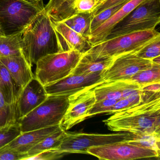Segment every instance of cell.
Returning a JSON list of instances; mask_svg holds the SVG:
<instances>
[{
	"label": "cell",
	"mask_w": 160,
	"mask_h": 160,
	"mask_svg": "<svg viewBox=\"0 0 160 160\" xmlns=\"http://www.w3.org/2000/svg\"><path fill=\"white\" fill-rule=\"evenodd\" d=\"M103 122L112 132L160 133V91H142L139 103L113 114Z\"/></svg>",
	"instance_id": "6da1fadb"
},
{
	"label": "cell",
	"mask_w": 160,
	"mask_h": 160,
	"mask_svg": "<svg viewBox=\"0 0 160 160\" xmlns=\"http://www.w3.org/2000/svg\"><path fill=\"white\" fill-rule=\"evenodd\" d=\"M22 42L23 55L32 67L45 56L59 52L56 32L45 10L23 32Z\"/></svg>",
	"instance_id": "7a4b0ae2"
},
{
	"label": "cell",
	"mask_w": 160,
	"mask_h": 160,
	"mask_svg": "<svg viewBox=\"0 0 160 160\" xmlns=\"http://www.w3.org/2000/svg\"><path fill=\"white\" fill-rule=\"evenodd\" d=\"M71 94L48 95L40 105L18 120L21 132L60 125L69 107Z\"/></svg>",
	"instance_id": "3957f363"
},
{
	"label": "cell",
	"mask_w": 160,
	"mask_h": 160,
	"mask_svg": "<svg viewBox=\"0 0 160 160\" xmlns=\"http://www.w3.org/2000/svg\"><path fill=\"white\" fill-rule=\"evenodd\" d=\"M159 36L160 33L155 29L128 33L92 45L86 53L95 57L116 58L123 54L136 53Z\"/></svg>",
	"instance_id": "277c9868"
},
{
	"label": "cell",
	"mask_w": 160,
	"mask_h": 160,
	"mask_svg": "<svg viewBox=\"0 0 160 160\" xmlns=\"http://www.w3.org/2000/svg\"><path fill=\"white\" fill-rule=\"evenodd\" d=\"M160 22V0H148L139 4L118 23L105 40L132 32L154 29Z\"/></svg>",
	"instance_id": "5b68a950"
},
{
	"label": "cell",
	"mask_w": 160,
	"mask_h": 160,
	"mask_svg": "<svg viewBox=\"0 0 160 160\" xmlns=\"http://www.w3.org/2000/svg\"><path fill=\"white\" fill-rule=\"evenodd\" d=\"M42 12L23 0H0V29L4 35L23 32Z\"/></svg>",
	"instance_id": "8992f818"
},
{
	"label": "cell",
	"mask_w": 160,
	"mask_h": 160,
	"mask_svg": "<svg viewBox=\"0 0 160 160\" xmlns=\"http://www.w3.org/2000/svg\"><path fill=\"white\" fill-rule=\"evenodd\" d=\"M83 55L76 50L47 55L36 63L35 77L44 86L55 83L72 73Z\"/></svg>",
	"instance_id": "52a82bcc"
},
{
	"label": "cell",
	"mask_w": 160,
	"mask_h": 160,
	"mask_svg": "<svg viewBox=\"0 0 160 160\" xmlns=\"http://www.w3.org/2000/svg\"><path fill=\"white\" fill-rule=\"evenodd\" d=\"M130 132L113 134L68 133L66 132L58 147L54 149L61 157L68 153H86L89 148L131 140Z\"/></svg>",
	"instance_id": "ba28073f"
},
{
	"label": "cell",
	"mask_w": 160,
	"mask_h": 160,
	"mask_svg": "<svg viewBox=\"0 0 160 160\" xmlns=\"http://www.w3.org/2000/svg\"><path fill=\"white\" fill-rule=\"evenodd\" d=\"M100 160H132L142 158H160L156 151L121 141L102 146L91 147L87 150Z\"/></svg>",
	"instance_id": "9c48e42d"
},
{
	"label": "cell",
	"mask_w": 160,
	"mask_h": 160,
	"mask_svg": "<svg viewBox=\"0 0 160 160\" xmlns=\"http://www.w3.org/2000/svg\"><path fill=\"white\" fill-rule=\"evenodd\" d=\"M136 53L116 57L111 65L102 72L103 82L125 81L138 72L152 66V61L139 58Z\"/></svg>",
	"instance_id": "30bf717a"
},
{
	"label": "cell",
	"mask_w": 160,
	"mask_h": 160,
	"mask_svg": "<svg viewBox=\"0 0 160 160\" xmlns=\"http://www.w3.org/2000/svg\"><path fill=\"white\" fill-rule=\"evenodd\" d=\"M87 88L70 95L68 109L60 126L66 131L87 119L89 111L96 102L92 88Z\"/></svg>",
	"instance_id": "8fae6325"
},
{
	"label": "cell",
	"mask_w": 160,
	"mask_h": 160,
	"mask_svg": "<svg viewBox=\"0 0 160 160\" xmlns=\"http://www.w3.org/2000/svg\"><path fill=\"white\" fill-rule=\"evenodd\" d=\"M102 72L88 74L71 73L52 84L44 86L48 95L72 94L103 83Z\"/></svg>",
	"instance_id": "7c38bea8"
},
{
	"label": "cell",
	"mask_w": 160,
	"mask_h": 160,
	"mask_svg": "<svg viewBox=\"0 0 160 160\" xmlns=\"http://www.w3.org/2000/svg\"><path fill=\"white\" fill-rule=\"evenodd\" d=\"M48 96L44 86L33 77L20 92L16 103L18 120L40 105Z\"/></svg>",
	"instance_id": "4fadbf2b"
},
{
	"label": "cell",
	"mask_w": 160,
	"mask_h": 160,
	"mask_svg": "<svg viewBox=\"0 0 160 160\" xmlns=\"http://www.w3.org/2000/svg\"><path fill=\"white\" fill-rule=\"evenodd\" d=\"M52 23L57 35L59 52L76 50L84 54L91 48L92 45L86 38L64 22L52 21Z\"/></svg>",
	"instance_id": "5bb4252c"
},
{
	"label": "cell",
	"mask_w": 160,
	"mask_h": 160,
	"mask_svg": "<svg viewBox=\"0 0 160 160\" xmlns=\"http://www.w3.org/2000/svg\"><path fill=\"white\" fill-rule=\"evenodd\" d=\"M148 0H131L125 3L115 14L91 32L88 41L92 45L104 41L111 30L138 6Z\"/></svg>",
	"instance_id": "9a60e30c"
},
{
	"label": "cell",
	"mask_w": 160,
	"mask_h": 160,
	"mask_svg": "<svg viewBox=\"0 0 160 160\" xmlns=\"http://www.w3.org/2000/svg\"><path fill=\"white\" fill-rule=\"evenodd\" d=\"M1 62L8 69L20 92L29 82L35 77L23 54L12 57L0 58Z\"/></svg>",
	"instance_id": "2e32d148"
},
{
	"label": "cell",
	"mask_w": 160,
	"mask_h": 160,
	"mask_svg": "<svg viewBox=\"0 0 160 160\" xmlns=\"http://www.w3.org/2000/svg\"><path fill=\"white\" fill-rule=\"evenodd\" d=\"M60 127V125H55L21 133L6 146L20 153H28L32 148L56 132Z\"/></svg>",
	"instance_id": "e0dca14e"
},
{
	"label": "cell",
	"mask_w": 160,
	"mask_h": 160,
	"mask_svg": "<svg viewBox=\"0 0 160 160\" xmlns=\"http://www.w3.org/2000/svg\"><path fill=\"white\" fill-rule=\"evenodd\" d=\"M115 58L103 56L95 57L88 54H83L72 73L88 74L102 72L112 64Z\"/></svg>",
	"instance_id": "ac0fdd59"
},
{
	"label": "cell",
	"mask_w": 160,
	"mask_h": 160,
	"mask_svg": "<svg viewBox=\"0 0 160 160\" xmlns=\"http://www.w3.org/2000/svg\"><path fill=\"white\" fill-rule=\"evenodd\" d=\"M0 92L6 103L16 106L20 90L5 65L0 61Z\"/></svg>",
	"instance_id": "d6986e66"
},
{
	"label": "cell",
	"mask_w": 160,
	"mask_h": 160,
	"mask_svg": "<svg viewBox=\"0 0 160 160\" xmlns=\"http://www.w3.org/2000/svg\"><path fill=\"white\" fill-rule=\"evenodd\" d=\"M75 0H49L45 6L52 21L60 22L75 14L73 4Z\"/></svg>",
	"instance_id": "ffe728a7"
},
{
	"label": "cell",
	"mask_w": 160,
	"mask_h": 160,
	"mask_svg": "<svg viewBox=\"0 0 160 160\" xmlns=\"http://www.w3.org/2000/svg\"><path fill=\"white\" fill-rule=\"evenodd\" d=\"M23 33L3 35L0 37V58L18 56L23 54Z\"/></svg>",
	"instance_id": "44dd1931"
},
{
	"label": "cell",
	"mask_w": 160,
	"mask_h": 160,
	"mask_svg": "<svg viewBox=\"0 0 160 160\" xmlns=\"http://www.w3.org/2000/svg\"><path fill=\"white\" fill-rule=\"evenodd\" d=\"M92 17V13H76L62 22L88 40L91 35V25Z\"/></svg>",
	"instance_id": "7402d4cb"
},
{
	"label": "cell",
	"mask_w": 160,
	"mask_h": 160,
	"mask_svg": "<svg viewBox=\"0 0 160 160\" xmlns=\"http://www.w3.org/2000/svg\"><path fill=\"white\" fill-rule=\"evenodd\" d=\"M96 102L102 100H118L122 98L121 81L103 82L92 88Z\"/></svg>",
	"instance_id": "603a6c76"
},
{
	"label": "cell",
	"mask_w": 160,
	"mask_h": 160,
	"mask_svg": "<svg viewBox=\"0 0 160 160\" xmlns=\"http://www.w3.org/2000/svg\"><path fill=\"white\" fill-rule=\"evenodd\" d=\"M66 132V131L62 129L60 126L56 132L32 148L28 152V158L37 155L45 151L58 148Z\"/></svg>",
	"instance_id": "cb8c5ba5"
},
{
	"label": "cell",
	"mask_w": 160,
	"mask_h": 160,
	"mask_svg": "<svg viewBox=\"0 0 160 160\" xmlns=\"http://www.w3.org/2000/svg\"><path fill=\"white\" fill-rule=\"evenodd\" d=\"M125 81L136 83L140 88L150 83L160 82V64L153 62L151 67L138 72Z\"/></svg>",
	"instance_id": "d4e9b609"
},
{
	"label": "cell",
	"mask_w": 160,
	"mask_h": 160,
	"mask_svg": "<svg viewBox=\"0 0 160 160\" xmlns=\"http://www.w3.org/2000/svg\"><path fill=\"white\" fill-rule=\"evenodd\" d=\"M126 141L127 143L131 145L154 150L160 153V132H153L151 133H132V137L131 140Z\"/></svg>",
	"instance_id": "484cf974"
},
{
	"label": "cell",
	"mask_w": 160,
	"mask_h": 160,
	"mask_svg": "<svg viewBox=\"0 0 160 160\" xmlns=\"http://www.w3.org/2000/svg\"><path fill=\"white\" fill-rule=\"evenodd\" d=\"M17 120L16 106L6 103L0 92V128L16 123Z\"/></svg>",
	"instance_id": "4316f807"
},
{
	"label": "cell",
	"mask_w": 160,
	"mask_h": 160,
	"mask_svg": "<svg viewBox=\"0 0 160 160\" xmlns=\"http://www.w3.org/2000/svg\"><path fill=\"white\" fill-rule=\"evenodd\" d=\"M142 99V92L126 98H122L117 101L107 115H113L118 112L129 109L140 102Z\"/></svg>",
	"instance_id": "83f0119b"
},
{
	"label": "cell",
	"mask_w": 160,
	"mask_h": 160,
	"mask_svg": "<svg viewBox=\"0 0 160 160\" xmlns=\"http://www.w3.org/2000/svg\"><path fill=\"white\" fill-rule=\"evenodd\" d=\"M136 54L141 58L151 61L160 56V36L142 48Z\"/></svg>",
	"instance_id": "f1b7e54d"
},
{
	"label": "cell",
	"mask_w": 160,
	"mask_h": 160,
	"mask_svg": "<svg viewBox=\"0 0 160 160\" xmlns=\"http://www.w3.org/2000/svg\"><path fill=\"white\" fill-rule=\"evenodd\" d=\"M21 133L17 122L0 128V148L12 142Z\"/></svg>",
	"instance_id": "f546056e"
},
{
	"label": "cell",
	"mask_w": 160,
	"mask_h": 160,
	"mask_svg": "<svg viewBox=\"0 0 160 160\" xmlns=\"http://www.w3.org/2000/svg\"><path fill=\"white\" fill-rule=\"evenodd\" d=\"M121 3L115 5L113 7H110L103 12H101L97 15L92 17V20L91 25V32L103 24L105 22L108 20L113 15L115 14L120 8H121L125 3Z\"/></svg>",
	"instance_id": "4dcf8cb0"
},
{
	"label": "cell",
	"mask_w": 160,
	"mask_h": 160,
	"mask_svg": "<svg viewBox=\"0 0 160 160\" xmlns=\"http://www.w3.org/2000/svg\"><path fill=\"white\" fill-rule=\"evenodd\" d=\"M117 100H102L96 102L89 111L87 119L101 114H106L117 102Z\"/></svg>",
	"instance_id": "1f68e13d"
},
{
	"label": "cell",
	"mask_w": 160,
	"mask_h": 160,
	"mask_svg": "<svg viewBox=\"0 0 160 160\" xmlns=\"http://www.w3.org/2000/svg\"><path fill=\"white\" fill-rule=\"evenodd\" d=\"M98 4L97 0H75L73 4V10L75 13H91Z\"/></svg>",
	"instance_id": "d6a6232c"
},
{
	"label": "cell",
	"mask_w": 160,
	"mask_h": 160,
	"mask_svg": "<svg viewBox=\"0 0 160 160\" xmlns=\"http://www.w3.org/2000/svg\"><path fill=\"white\" fill-rule=\"evenodd\" d=\"M28 153H21L5 146L0 148V160H26Z\"/></svg>",
	"instance_id": "836d02e7"
},
{
	"label": "cell",
	"mask_w": 160,
	"mask_h": 160,
	"mask_svg": "<svg viewBox=\"0 0 160 160\" xmlns=\"http://www.w3.org/2000/svg\"><path fill=\"white\" fill-rule=\"evenodd\" d=\"M131 0H104L98 3L92 12V17L95 16L104 10L121 3L128 2Z\"/></svg>",
	"instance_id": "e575fe53"
},
{
	"label": "cell",
	"mask_w": 160,
	"mask_h": 160,
	"mask_svg": "<svg viewBox=\"0 0 160 160\" xmlns=\"http://www.w3.org/2000/svg\"><path fill=\"white\" fill-rule=\"evenodd\" d=\"M60 155L54 149L42 152L37 155L29 157L26 160H51L59 159Z\"/></svg>",
	"instance_id": "d590c367"
},
{
	"label": "cell",
	"mask_w": 160,
	"mask_h": 160,
	"mask_svg": "<svg viewBox=\"0 0 160 160\" xmlns=\"http://www.w3.org/2000/svg\"><path fill=\"white\" fill-rule=\"evenodd\" d=\"M143 91L155 92L160 91V82L150 83L142 86L140 88Z\"/></svg>",
	"instance_id": "8d00e7d4"
},
{
	"label": "cell",
	"mask_w": 160,
	"mask_h": 160,
	"mask_svg": "<svg viewBox=\"0 0 160 160\" xmlns=\"http://www.w3.org/2000/svg\"><path fill=\"white\" fill-rule=\"evenodd\" d=\"M24 1L31 4L32 6L39 9L40 11H42L45 10V6L43 3V0H23Z\"/></svg>",
	"instance_id": "74e56055"
},
{
	"label": "cell",
	"mask_w": 160,
	"mask_h": 160,
	"mask_svg": "<svg viewBox=\"0 0 160 160\" xmlns=\"http://www.w3.org/2000/svg\"><path fill=\"white\" fill-rule=\"evenodd\" d=\"M160 56L159 57H157V58H155L153 59L152 60V62H154V63H157V64H160Z\"/></svg>",
	"instance_id": "f35d334b"
},
{
	"label": "cell",
	"mask_w": 160,
	"mask_h": 160,
	"mask_svg": "<svg viewBox=\"0 0 160 160\" xmlns=\"http://www.w3.org/2000/svg\"><path fill=\"white\" fill-rule=\"evenodd\" d=\"M2 35H3V34H2V32L1 30L0 29V37L1 36H2Z\"/></svg>",
	"instance_id": "ab89813d"
},
{
	"label": "cell",
	"mask_w": 160,
	"mask_h": 160,
	"mask_svg": "<svg viewBox=\"0 0 160 160\" xmlns=\"http://www.w3.org/2000/svg\"><path fill=\"white\" fill-rule=\"evenodd\" d=\"M98 1V3H100V2H102L103 1H104V0H97Z\"/></svg>",
	"instance_id": "60d3db41"
}]
</instances>
